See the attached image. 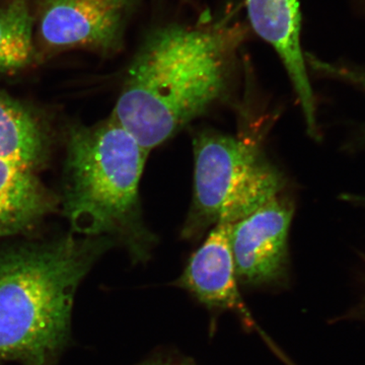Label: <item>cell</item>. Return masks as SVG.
<instances>
[{
  "label": "cell",
  "instance_id": "9",
  "mask_svg": "<svg viewBox=\"0 0 365 365\" xmlns=\"http://www.w3.org/2000/svg\"><path fill=\"white\" fill-rule=\"evenodd\" d=\"M53 204L33 170L0 160V237L35 227L52 210Z\"/></svg>",
  "mask_w": 365,
  "mask_h": 365
},
{
  "label": "cell",
  "instance_id": "15",
  "mask_svg": "<svg viewBox=\"0 0 365 365\" xmlns=\"http://www.w3.org/2000/svg\"><path fill=\"white\" fill-rule=\"evenodd\" d=\"M184 1H188V0H184Z\"/></svg>",
  "mask_w": 365,
  "mask_h": 365
},
{
  "label": "cell",
  "instance_id": "8",
  "mask_svg": "<svg viewBox=\"0 0 365 365\" xmlns=\"http://www.w3.org/2000/svg\"><path fill=\"white\" fill-rule=\"evenodd\" d=\"M232 225L217 222L212 227L200 248L190 257L176 285L209 309L237 312L247 325L257 328L239 289L230 245Z\"/></svg>",
  "mask_w": 365,
  "mask_h": 365
},
{
  "label": "cell",
  "instance_id": "3",
  "mask_svg": "<svg viewBox=\"0 0 365 365\" xmlns=\"http://www.w3.org/2000/svg\"><path fill=\"white\" fill-rule=\"evenodd\" d=\"M148 151L114 117L72 129L63 211L72 232L120 244L131 260H150L157 237L144 222L139 185Z\"/></svg>",
  "mask_w": 365,
  "mask_h": 365
},
{
  "label": "cell",
  "instance_id": "6",
  "mask_svg": "<svg viewBox=\"0 0 365 365\" xmlns=\"http://www.w3.org/2000/svg\"><path fill=\"white\" fill-rule=\"evenodd\" d=\"M134 0H39V35L52 50L114 51Z\"/></svg>",
  "mask_w": 365,
  "mask_h": 365
},
{
  "label": "cell",
  "instance_id": "2",
  "mask_svg": "<svg viewBox=\"0 0 365 365\" xmlns=\"http://www.w3.org/2000/svg\"><path fill=\"white\" fill-rule=\"evenodd\" d=\"M113 246L105 237L69 235L0 248V364H58L79 285Z\"/></svg>",
  "mask_w": 365,
  "mask_h": 365
},
{
  "label": "cell",
  "instance_id": "14",
  "mask_svg": "<svg viewBox=\"0 0 365 365\" xmlns=\"http://www.w3.org/2000/svg\"><path fill=\"white\" fill-rule=\"evenodd\" d=\"M343 198L350 204H354V205L357 206H364V207H365V196L364 195L348 194V195L343 196Z\"/></svg>",
  "mask_w": 365,
  "mask_h": 365
},
{
  "label": "cell",
  "instance_id": "11",
  "mask_svg": "<svg viewBox=\"0 0 365 365\" xmlns=\"http://www.w3.org/2000/svg\"><path fill=\"white\" fill-rule=\"evenodd\" d=\"M33 52V16L28 0H9L0 7V71L28 66Z\"/></svg>",
  "mask_w": 365,
  "mask_h": 365
},
{
  "label": "cell",
  "instance_id": "13",
  "mask_svg": "<svg viewBox=\"0 0 365 365\" xmlns=\"http://www.w3.org/2000/svg\"><path fill=\"white\" fill-rule=\"evenodd\" d=\"M137 365H196L193 362H190L188 360H179V359H151L148 361L143 362V364Z\"/></svg>",
  "mask_w": 365,
  "mask_h": 365
},
{
  "label": "cell",
  "instance_id": "4",
  "mask_svg": "<svg viewBox=\"0 0 365 365\" xmlns=\"http://www.w3.org/2000/svg\"><path fill=\"white\" fill-rule=\"evenodd\" d=\"M194 192L182 230L197 240L215 227L228 197L265 155L252 139L202 131L193 139Z\"/></svg>",
  "mask_w": 365,
  "mask_h": 365
},
{
  "label": "cell",
  "instance_id": "12",
  "mask_svg": "<svg viewBox=\"0 0 365 365\" xmlns=\"http://www.w3.org/2000/svg\"><path fill=\"white\" fill-rule=\"evenodd\" d=\"M312 66L324 76L337 79L342 83L365 93V67L352 63H327L318 59L309 58ZM362 140L365 141V126L362 129Z\"/></svg>",
  "mask_w": 365,
  "mask_h": 365
},
{
  "label": "cell",
  "instance_id": "1",
  "mask_svg": "<svg viewBox=\"0 0 365 365\" xmlns=\"http://www.w3.org/2000/svg\"><path fill=\"white\" fill-rule=\"evenodd\" d=\"M244 35L225 21L151 33L132 60L112 116L150 153L227 95Z\"/></svg>",
  "mask_w": 365,
  "mask_h": 365
},
{
  "label": "cell",
  "instance_id": "10",
  "mask_svg": "<svg viewBox=\"0 0 365 365\" xmlns=\"http://www.w3.org/2000/svg\"><path fill=\"white\" fill-rule=\"evenodd\" d=\"M45 155L46 137L37 120L0 93V160L33 170Z\"/></svg>",
  "mask_w": 365,
  "mask_h": 365
},
{
  "label": "cell",
  "instance_id": "5",
  "mask_svg": "<svg viewBox=\"0 0 365 365\" xmlns=\"http://www.w3.org/2000/svg\"><path fill=\"white\" fill-rule=\"evenodd\" d=\"M294 204L282 194L232 225L237 281L250 287H275L288 275V235Z\"/></svg>",
  "mask_w": 365,
  "mask_h": 365
},
{
  "label": "cell",
  "instance_id": "7",
  "mask_svg": "<svg viewBox=\"0 0 365 365\" xmlns=\"http://www.w3.org/2000/svg\"><path fill=\"white\" fill-rule=\"evenodd\" d=\"M247 11L255 32L275 50L282 61L299 98L307 132L318 139L316 97L300 39L299 0H247Z\"/></svg>",
  "mask_w": 365,
  "mask_h": 365
}]
</instances>
